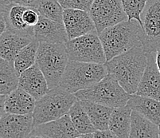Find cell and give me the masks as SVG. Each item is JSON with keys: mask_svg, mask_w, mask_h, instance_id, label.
<instances>
[{"mask_svg": "<svg viewBox=\"0 0 160 138\" xmlns=\"http://www.w3.org/2000/svg\"><path fill=\"white\" fill-rule=\"evenodd\" d=\"M158 138H160V125H158Z\"/></svg>", "mask_w": 160, "mask_h": 138, "instance_id": "obj_35", "label": "cell"}, {"mask_svg": "<svg viewBox=\"0 0 160 138\" xmlns=\"http://www.w3.org/2000/svg\"><path fill=\"white\" fill-rule=\"evenodd\" d=\"M127 105L155 124L160 125V101L151 97L131 94Z\"/></svg>", "mask_w": 160, "mask_h": 138, "instance_id": "obj_19", "label": "cell"}, {"mask_svg": "<svg viewBox=\"0 0 160 138\" xmlns=\"http://www.w3.org/2000/svg\"><path fill=\"white\" fill-rule=\"evenodd\" d=\"M129 138H158V125L132 110Z\"/></svg>", "mask_w": 160, "mask_h": 138, "instance_id": "obj_23", "label": "cell"}, {"mask_svg": "<svg viewBox=\"0 0 160 138\" xmlns=\"http://www.w3.org/2000/svg\"><path fill=\"white\" fill-rule=\"evenodd\" d=\"M94 138H119L110 129L107 130H96L93 133Z\"/></svg>", "mask_w": 160, "mask_h": 138, "instance_id": "obj_31", "label": "cell"}, {"mask_svg": "<svg viewBox=\"0 0 160 138\" xmlns=\"http://www.w3.org/2000/svg\"><path fill=\"white\" fill-rule=\"evenodd\" d=\"M108 74L105 64L69 60L59 86L75 94L96 85Z\"/></svg>", "mask_w": 160, "mask_h": 138, "instance_id": "obj_5", "label": "cell"}, {"mask_svg": "<svg viewBox=\"0 0 160 138\" xmlns=\"http://www.w3.org/2000/svg\"><path fill=\"white\" fill-rule=\"evenodd\" d=\"M20 74L17 72L14 61L0 60V94L8 95L18 88Z\"/></svg>", "mask_w": 160, "mask_h": 138, "instance_id": "obj_22", "label": "cell"}, {"mask_svg": "<svg viewBox=\"0 0 160 138\" xmlns=\"http://www.w3.org/2000/svg\"><path fill=\"white\" fill-rule=\"evenodd\" d=\"M18 87L38 101L49 91L47 80L37 65H33L20 74Z\"/></svg>", "mask_w": 160, "mask_h": 138, "instance_id": "obj_13", "label": "cell"}, {"mask_svg": "<svg viewBox=\"0 0 160 138\" xmlns=\"http://www.w3.org/2000/svg\"><path fill=\"white\" fill-rule=\"evenodd\" d=\"M75 138H94L93 133H86V134H81Z\"/></svg>", "mask_w": 160, "mask_h": 138, "instance_id": "obj_34", "label": "cell"}, {"mask_svg": "<svg viewBox=\"0 0 160 138\" xmlns=\"http://www.w3.org/2000/svg\"><path fill=\"white\" fill-rule=\"evenodd\" d=\"M39 45L40 43L34 38L30 44L25 46L15 57L14 60V66L19 74L36 64Z\"/></svg>", "mask_w": 160, "mask_h": 138, "instance_id": "obj_25", "label": "cell"}, {"mask_svg": "<svg viewBox=\"0 0 160 138\" xmlns=\"http://www.w3.org/2000/svg\"><path fill=\"white\" fill-rule=\"evenodd\" d=\"M34 129L32 114L19 115L5 113L0 119V137L27 138Z\"/></svg>", "mask_w": 160, "mask_h": 138, "instance_id": "obj_10", "label": "cell"}, {"mask_svg": "<svg viewBox=\"0 0 160 138\" xmlns=\"http://www.w3.org/2000/svg\"><path fill=\"white\" fill-rule=\"evenodd\" d=\"M33 130L46 138H75L80 135L74 128L69 114L58 120L40 125Z\"/></svg>", "mask_w": 160, "mask_h": 138, "instance_id": "obj_16", "label": "cell"}, {"mask_svg": "<svg viewBox=\"0 0 160 138\" xmlns=\"http://www.w3.org/2000/svg\"><path fill=\"white\" fill-rule=\"evenodd\" d=\"M88 13L98 34L108 27L128 20L121 0H94Z\"/></svg>", "mask_w": 160, "mask_h": 138, "instance_id": "obj_9", "label": "cell"}, {"mask_svg": "<svg viewBox=\"0 0 160 138\" xmlns=\"http://www.w3.org/2000/svg\"><path fill=\"white\" fill-rule=\"evenodd\" d=\"M63 23L69 40L97 32L88 11L79 9H64Z\"/></svg>", "mask_w": 160, "mask_h": 138, "instance_id": "obj_11", "label": "cell"}, {"mask_svg": "<svg viewBox=\"0 0 160 138\" xmlns=\"http://www.w3.org/2000/svg\"><path fill=\"white\" fill-rule=\"evenodd\" d=\"M37 10L43 18L63 23L64 8L58 0H42Z\"/></svg>", "mask_w": 160, "mask_h": 138, "instance_id": "obj_26", "label": "cell"}, {"mask_svg": "<svg viewBox=\"0 0 160 138\" xmlns=\"http://www.w3.org/2000/svg\"><path fill=\"white\" fill-rule=\"evenodd\" d=\"M94 0H58L64 9H79L89 11Z\"/></svg>", "mask_w": 160, "mask_h": 138, "instance_id": "obj_28", "label": "cell"}, {"mask_svg": "<svg viewBox=\"0 0 160 138\" xmlns=\"http://www.w3.org/2000/svg\"><path fill=\"white\" fill-rule=\"evenodd\" d=\"M34 38L19 35L8 30L1 34L0 38V56L1 59L14 61L18 54L25 46L30 44Z\"/></svg>", "mask_w": 160, "mask_h": 138, "instance_id": "obj_18", "label": "cell"}, {"mask_svg": "<svg viewBox=\"0 0 160 138\" xmlns=\"http://www.w3.org/2000/svg\"><path fill=\"white\" fill-rule=\"evenodd\" d=\"M40 19V14L35 8L27 7L23 13V20L25 23L30 27H34Z\"/></svg>", "mask_w": 160, "mask_h": 138, "instance_id": "obj_29", "label": "cell"}, {"mask_svg": "<svg viewBox=\"0 0 160 138\" xmlns=\"http://www.w3.org/2000/svg\"><path fill=\"white\" fill-rule=\"evenodd\" d=\"M27 138H46V136H44L43 135L40 134V133H37L34 130L32 131V133L29 135V136Z\"/></svg>", "mask_w": 160, "mask_h": 138, "instance_id": "obj_32", "label": "cell"}, {"mask_svg": "<svg viewBox=\"0 0 160 138\" xmlns=\"http://www.w3.org/2000/svg\"><path fill=\"white\" fill-rule=\"evenodd\" d=\"M132 110L125 105L115 108L109 121V129L119 138H129Z\"/></svg>", "mask_w": 160, "mask_h": 138, "instance_id": "obj_21", "label": "cell"}, {"mask_svg": "<svg viewBox=\"0 0 160 138\" xmlns=\"http://www.w3.org/2000/svg\"><path fill=\"white\" fill-rule=\"evenodd\" d=\"M148 57L141 43L128 51L106 62L108 73L112 75L126 92L135 94L146 69Z\"/></svg>", "mask_w": 160, "mask_h": 138, "instance_id": "obj_1", "label": "cell"}, {"mask_svg": "<svg viewBox=\"0 0 160 138\" xmlns=\"http://www.w3.org/2000/svg\"><path fill=\"white\" fill-rule=\"evenodd\" d=\"M148 63L137 89V95L160 101V72L156 63V51L147 53Z\"/></svg>", "mask_w": 160, "mask_h": 138, "instance_id": "obj_12", "label": "cell"}, {"mask_svg": "<svg viewBox=\"0 0 160 138\" xmlns=\"http://www.w3.org/2000/svg\"><path fill=\"white\" fill-rule=\"evenodd\" d=\"M27 7L11 3L4 9L0 10V18L7 23V30L19 35L34 38L33 27H30L23 20V13Z\"/></svg>", "mask_w": 160, "mask_h": 138, "instance_id": "obj_15", "label": "cell"}, {"mask_svg": "<svg viewBox=\"0 0 160 138\" xmlns=\"http://www.w3.org/2000/svg\"><path fill=\"white\" fill-rule=\"evenodd\" d=\"M69 62L65 43H40L36 65L46 77L49 89L59 86Z\"/></svg>", "mask_w": 160, "mask_h": 138, "instance_id": "obj_4", "label": "cell"}, {"mask_svg": "<svg viewBox=\"0 0 160 138\" xmlns=\"http://www.w3.org/2000/svg\"><path fill=\"white\" fill-rule=\"evenodd\" d=\"M148 0H121L123 11L128 15V20H137L141 23V14L148 3Z\"/></svg>", "mask_w": 160, "mask_h": 138, "instance_id": "obj_27", "label": "cell"}, {"mask_svg": "<svg viewBox=\"0 0 160 138\" xmlns=\"http://www.w3.org/2000/svg\"><path fill=\"white\" fill-rule=\"evenodd\" d=\"M81 105L85 109L92 123L97 130L109 129V121L114 108L103 105L90 101H81Z\"/></svg>", "mask_w": 160, "mask_h": 138, "instance_id": "obj_20", "label": "cell"}, {"mask_svg": "<svg viewBox=\"0 0 160 138\" xmlns=\"http://www.w3.org/2000/svg\"><path fill=\"white\" fill-rule=\"evenodd\" d=\"M34 38L39 43H65L69 41L64 23H58L40 16L38 23L33 27Z\"/></svg>", "mask_w": 160, "mask_h": 138, "instance_id": "obj_14", "label": "cell"}, {"mask_svg": "<svg viewBox=\"0 0 160 138\" xmlns=\"http://www.w3.org/2000/svg\"><path fill=\"white\" fill-rule=\"evenodd\" d=\"M74 94L81 101H93L114 109L127 105L131 97V94H128L117 80L109 74L96 85Z\"/></svg>", "mask_w": 160, "mask_h": 138, "instance_id": "obj_6", "label": "cell"}, {"mask_svg": "<svg viewBox=\"0 0 160 138\" xmlns=\"http://www.w3.org/2000/svg\"><path fill=\"white\" fill-rule=\"evenodd\" d=\"M65 45L70 61L97 64H105L107 62L97 32L70 39Z\"/></svg>", "mask_w": 160, "mask_h": 138, "instance_id": "obj_7", "label": "cell"}, {"mask_svg": "<svg viewBox=\"0 0 160 138\" xmlns=\"http://www.w3.org/2000/svg\"><path fill=\"white\" fill-rule=\"evenodd\" d=\"M12 3L37 9L42 0H10Z\"/></svg>", "mask_w": 160, "mask_h": 138, "instance_id": "obj_30", "label": "cell"}, {"mask_svg": "<svg viewBox=\"0 0 160 138\" xmlns=\"http://www.w3.org/2000/svg\"><path fill=\"white\" fill-rule=\"evenodd\" d=\"M36 101L34 97L18 87L17 89L6 96L4 110L5 113L11 114H32Z\"/></svg>", "mask_w": 160, "mask_h": 138, "instance_id": "obj_17", "label": "cell"}, {"mask_svg": "<svg viewBox=\"0 0 160 138\" xmlns=\"http://www.w3.org/2000/svg\"><path fill=\"white\" fill-rule=\"evenodd\" d=\"M78 100L75 94L61 86L49 89L44 97L36 101L32 113L34 128L68 114Z\"/></svg>", "mask_w": 160, "mask_h": 138, "instance_id": "obj_3", "label": "cell"}, {"mask_svg": "<svg viewBox=\"0 0 160 138\" xmlns=\"http://www.w3.org/2000/svg\"><path fill=\"white\" fill-rule=\"evenodd\" d=\"M140 43L146 53L160 48V0H148L141 14Z\"/></svg>", "mask_w": 160, "mask_h": 138, "instance_id": "obj_8", "label": "cell"}, {"mask_svg": "<svg viewBox=\"0 0 160 138\" xmlns=\"http://www.w3.org/2000/svg\"><path fill=\"white\" fill-rule=\"evenodd\" d=\"M140 28L141 26L137 20H126L108 27L98 34L107 62L139 44Z\"/></svg>", "mask_w": 160, "mask_h": 138, "instance_id": "obj_2", "label": "cell"}, {"mask_svg": "<svg viewBox=\"0 0 160 138\" xmlns=\"http://www.w3.org/2000/svg\"><path fill=\"white\" fill-rule=\"evenodd\" d=\"M68 114L72 120L74 128L77 129L80 135L93 133L97 130L79 100L74 103Z\"/></svg>", "mask_w": 160, "mask_h": 138, "instance_id": "obj_24", "label": "cell"}, {"mask_svg": "<svg viewBox=\"0 0 160 138\" xmlns=\"http://www.w3.org/2000/svg\"><path fill=\"white\" fill-rule=\"evenodd\" d=\"M156 63L158 69L160 72V48L156 50Z\"/></svg>", "mask_w": 160, "mask_h": 138, "instance_id": "obj_33", "label": "cell"}]
</instances>
